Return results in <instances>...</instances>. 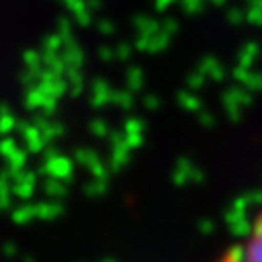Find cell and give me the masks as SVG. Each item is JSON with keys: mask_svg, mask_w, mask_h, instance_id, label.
I'll use <instances>...</instances> for the list:
<instances>
[{"mask_svg": "<svg viewBox=\"0 0 262 262\" xmlns=\"http://www.w3.org/2000/svg\"><path fill=\"white\" fill-rule=\"evenodd\" d=\"M244 262H262V215L258 217L252 233H250V239H248V246L244 250Z\"/></svg>", "mask_w": 262, "mask_h": 262, "instance_id": "1", "label": "cell"}, {"mask_svg": "<svg viewBox=\"0 0 262 262\" xmlns=\"http://www.w3.org/2000/svg\"><path fill=\"white\" fill-rule=\"evenodd\" d=\"M217 262H244V258H242L237 252H233V250H231V252H227L223 258H219Z\"/></svg>", "mask_w": 262, "mask_h": 262, "instance_id": "2", "label": "cell"}]
</instances>
